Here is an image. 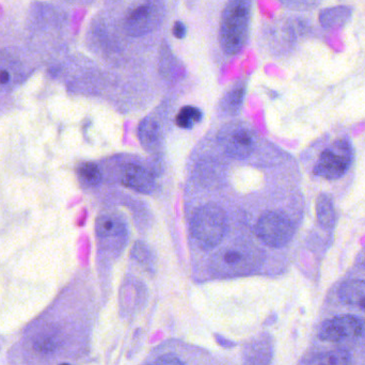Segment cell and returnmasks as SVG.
Masks as SVG:
<instances>
[{
    "label": "cell",
    "mask_w": 365,
    "mask_h": 365,
    "mask_svg": "<svg viewBox=\"0 0 365 365\" xmlns=\"http://www.w3.org/2000/svg\"><path fill=\"white\" fill-rule=\"evenodd\" d=\"M351 15V10L349 6H334L324 10L321 13L319 21L323 27L330 28L346 23Z\"/></svg>",
    "instance_id": "14"
},
{
    "label": "cell",
    "mask_w": 365,
    "mask_h": 365,
    "mask_svg": "<svg viewBox=\"0 0 365 365\" xmlns=\"http://www.w3.org/2000/svg\"><path fill=\"white\" fill-rule=\"evenodd\" d=\"M244 96L245 88L242 87V86L233 88V89L225 96L222 105L223 109H225L227 113H237L240 107H242V102H244Z\"/></svg>",
    "instance_id": "18"
},
{
    "label": "cell",
    "mask_w": 365,
    "mask_h": 365,
    "mask_svg": "<svg viewBox=\"0 0 365 365\" xmlns=\"http://www.w3.org/2000/svg\"><path fill=\"white\" fill-rule=\"evenodd\" d=\"M149 365H184L181 360L177 357V356L173 355V354H168V355L160 356L158 359L154 360Z\"/></svg>",
    "instance_id": "22"
},
{
    "label": "cell",
    "mask_w": 365,
    "mask_h": 365,
    "mask_svg": "<svg viewBox=\"0 0 365 365\" xmlns=\"http://www.w3.org/2000/svg\"><path fill=\"white\" fill-rule=\"evenodd\" d=\"M173 36H175L178 40H182L187 34L186 25L181 21H175V25H173Z\"/></svg>",
    "instance_id": "24"
},
{
    "label": "cell",
    "mask_w": 365,
    "mask_h": 365,
    "mask_svg": "<svg viewBox=\"0 0 365 365\" xmlns=\"http://www.w3.org/2000/svg\"><path fill=\"white\" fill-rule=\"evenodd\" d=\"M354 150L351 141L338 139L319 155L314 175L328 181L341 179L351 168Z\"/></svg>",
    "instance_id": "3"
},
{
    "label": "cell",
    "mask_w": 365,
    "mask_h": 365,
    "mask_svg": "<svg viewBox=\"0 0 365 365\" xmlns=\"http://www.w3.org/2000/svg\"><path fill=\"white\" fill-rule=\"evenodd\" d=\"M23 76V63L13 51H0V92L13 89Z\"/></svg>",
    "instance_id": "8"
},
{
    "label": "cell",
    "mask_w": 365,
    "mask_h": 365,
    "mask_svg": "<svg viewBox=\"0 0 365 365\" xmlns=\"http://www.w3.org/2000/svg\"><path fill=\"white\" fill-rule=\"evenodd\" d=\"M122 184L138 192L151 193L155 188L153 175L140 166L130 165L122 175Z\"/></svg>",
    "instance_id": "10"
},
{
    "label": "cell",
    "mask_w": 365,
    "mask_h": 365,
    "mask_svg": "<svg viewBox=\"0 0 365 365\" xmlns=\"http://www.w3.org/2000/svg\"><path fill=\"white\" fill-rule=\"evenodd\" d=\"M339 298L343 304L365 311V280H349L339 289Z\"/></svg>",
    "instance_id": "11"
},
{
    "label": "cell",
    "mask_w": 365,
    "mask_h": 365,
    "mask_svg": "<svg viewBox=\"0 0 365 365\" xmlns=\"http://www.w3.org/2000/svg\"><path fill=\"white\" fill-rule=\"evenodd\" d=\"M123 231V222L118 217L102 216L96 221V233L100 237H115L121 235Z\"/></svg>",
    "instance_id": "15"
},
{
    "label": "cell",
    "mask_w": 365,
    "mask_h": 365,
    "mask_svg": "<svg viewBox=\"0 0 365 365\" xmlns=\"http://www.w3.org/2000/svg\"><path fill=\"white\" fill-rule=\"evenodd\" d=\"M252 0H229L221 16L219 41L227 56L240 53L246 46L250 30Z\"/></svg>",
    "instance_id": "1"
},
{
    "label": "cell",
    "mask_w": 365,
    "mask_h": 365,
    "mask_svg": "<svg viewBox=\"0 0 365 365\" xmlns=\"http://www.w3.org/2000/svg\"><path fill=\"white\" fill-rule=\"evenodd\" d=\"M61 365H70V364H61Z\"/></svg>",
    "instance_id": "25"
},
{
    "label": "cell",
    "mask_w": 365,
    "mask_h": 365,
    "mask_svg": "<svg viewBox=\"0 0 365 365\" xmlns=\"http://www.w3.org/2000/svg\"><path fill=\"white\" fill-rule=\"evenodd\" d=\"M79 180L87 186H96L102 181V173L93 163H83L78 167Z\"/></svg>",
    "instance_id": "17"
},
{
    "label": "cell",
    "mask_w": 365,
    "mask_h": 365,
    "mask_svg": "<svg viewBox=\"0 0 365 365\" xmlns=\"http://www.w3.org/2000/svg\"><path fill=\"white\" fill-rule=\"evenodd\" d=\"M317 216L319 225L326 230H331L336 225V215L334 201L327 193H322L317 201Z\"/></svg>",
    "instance_id": "12"
},
{
    "label": "cell",
    "mask_w": 365,
    "mask_h": 365,
    "mask_svg": "<svg viewBox=\"0 0 365 365\" xmlns=\"http://www.w3.org/2000/svg\"><path fill=\"white\" fill-rule=\"evenodd\" d=\"M274 347L272 339L268 334H261L245 347L242 365H270Z\"/></svg>",
    "instance_id": "9"
},
{
    "label": "cell",
    "mask_w": 365,
    "mask_h": 365,
    "mask_svg": "<svg viewBox=\"0 0 365 365\" xmlns=\"http://www.w3.org/2000/svg\"><path fill=\"white\" fill-rule=\"evenodd\" d=\"M202 115L200 109L197 107L186 106L181 109L177 117V124L182 128H192L193 124L197 123L201 120Z\"/></svg>",
    "instance_id": "19"
},
{
    "label": "cell",
    "mask_w": 365,
    "mask_h": 365,
    "mask_svg": "<svg viewBox=\"0 0 365 365\" xmlns=\"http://www.w3.org/2000/svg\"><path fill=\"white\" fill-rule=\"evenodd\" d=\"M223 259L229 265H235V264H238L242 261V255L238 251L230 250L225 252Z\"/></svg>",
    "instance_id": "23"
},
{
    "label": "cell",
    "mask_w": 365,
    "mask_h": 365,
    "mask_svg": "<svg viewBox=\"0 0 365 365\" xmlns=\"http://www.w3.org/2000/svg\"><path fill=\"white\" fill-rule=\"evenodd\" d=\"M139 139L145 149H155L160 140V130L158 124L151 119L143 120L139 126Z\"/></svg>",
    "instance_id": "13"
},
{
    "label": "cell",
    "mask_w": 365,
    "mask_h": 365,
    "mask_svg": "<svg viewBox=\"0 0 365 365\" xmlns=\"http://www.w3.org/2000/svg\"><path fill=\"white\" fill-rule=\"evenodd\" d=\"M58 341L57 336L53 332L51 334H42L38 336L36 339L34 346H36V351H41V353H51L55 351L57 347Z\"/></svg>",
    "instance_id": "20"
},
{
    "label": "cell",
    "mask_w": 365,
    "mask_h": 365,
    "mask_svg": "<svg viewBox=\"0 0 365 365\" xmlns=\"http://www.w3.org/2000/svg\"><path fill=\"white\" fill-rule=\"evenodd\" d=\"M219 141L225 153L232 158L244 160L255 149V139L247 128L240 125L230 126L221 130Z\"/></svg>",
    "instance_id": "7"
},
{
    "label": "cell",
    "mask_w": 365,
    "mask_h": 365,
    "mask_svg": "<svg viewBox=\"0 0 365 365\" xmlns=\"http://www.w3.org/2000/svg\"><path fill=\"white\" fill-rule=\"evenodd\" d=\"M294 225L291 219L280 212H267L262 215L257 225L259 237L267 246L282 248L294 236Z\"/></svg>",
    "instance_id": "4"
},
{
    "label": "cell",
    "mask_w": 365,
    "mask_h": 365,
    "mask_svg": "<svg viewBox=\"0 0 365 365\" xmlns=\"http://www.w3.org/2000/svg\"><path fill=\"white\" fill-rule=\"evenodd\" d=\"M134 257L135 259H137V261L143 264H150V259H151L149 249H148L145 245L141 244V242H139V244H137L136 247H135Z\"/></svg>",
    "instance_id": "21"
},
{
    "label": "cell",
    "mask_w": 365,
    "mask_h": 365,
    "mask_svg": "<svg viewBox=\"0 0 365 365\" xmlns=\"http://www.w3.org/2000/svg\"><path fill=\"white\" fill-rule=\"evenodd\" d=\"M164 16L162 0H148L130 11L125 21L126 31L132 36H143L158 28Z\"/></svg>",
    "instance_id": "5"
},
{
    "label": "cell",
    "mask_w": 365,
    "mask_h": 365,
    "mask_svg": "<svg viewBox=\"0 0 365 365\" xmlns=\"http://www.w3.org/2000/svg\"><path fill=\"white\" fill-rule=\"evenodd\" d=\"M364 266H365V259H364Z\"/></svg>",
    "instance_id": "26"
},
{
    "label": "cell",
    "mask_w": 365,
    "mask_h": 365,
    "mask_svg": "<svg viewBox=\"0 0 365 365\" xmlns=\"http://www.w3.org/2000/svg\"><path fill=\"white\" fill-rule=\"evenodd\" d=\"M225 232L227 217L217 204H205L193 215L191 233L202 248H215L225 237Z\"/></svg>",
    "instance_id": "2"
},
{
    "label": "cell",
    "mask_w": 365,
    "mask_h": 365,
    "mask_svg": "<svg viewBox=\"0 0 365 365\" xmlns=\"http://www.w3.org/2000/svg\"><path fill=\"white\" fill-rule=\"evenodd\" d=\"M364 332V324L351 315L332 317L324 322L319 328V336L326 342H342L357 338Z\"/></svg>",
    "instance_id": "6"
},
{
    "label": "cell",
    "mask_w": 365,
    "mask_h": 365,
    "mask_svg": "<svg viewBox=\"0 0 365 365\" xmlns=\"http://www.w3.org/2000/svg\"><path fill=\"white\" fill-rule=\"evenodd\" d=\"M309 365H351V355L346 349H334L317 356Z\"/></svg>",
    "instance_id": "16"
}]
</instances>
